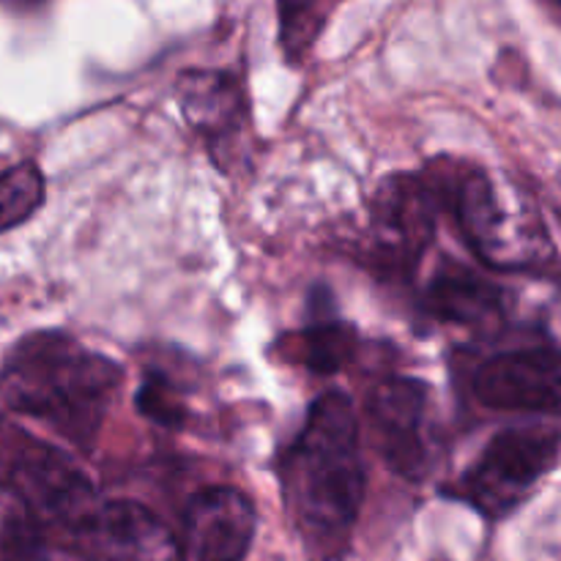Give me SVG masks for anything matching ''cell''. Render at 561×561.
Here are the masks:
<instances>
[{"label":"cell","mask_w":561,"mask_h":561,"mask_svg":"<svg viewBox=\"0 0 561 561\" xmlns=\"http://www.w3.org/2000/svg\"><path fill=\"white\" fill-rule=\"evenodd\" d=\"M285 513L312 561H337L348 553L367 477L359 447V422L345 394H321L305 427L279 460Z\"/></svg>","instance_id":"1"},{"label":"cell","mask_w":561,"mask_h":561,"mask_svg":"<svg viewBox=\"0 0 561 561\" xmlns=\"http://www.w3.org/2000/svg\"><path fill=\"white\" fill-rule=\"evenodd\" d=\"M124 370L64 332L22 337L0 365V403L88 447L102 431Z\"/></svg>","instance_id":"2"},{"label":"cell","mask_w":561,"mask_h":561,"mask_svg":"<svg viewBox=\"0 0 561 561\" xmlns=\"http://www.w3.org/2000/svg\"><path fill=\"white\" fill-rule=\"evenodd\" d=\"M0 482L44 529L69 537L99 504L91 480L69 455L14 425H0Z\"/></svg>","instance_id":"3"},{"label":"cell","mask_w":561,"mask_h":561,"mask_svg":"<svg viewBox=\"0 0 561 561\" xmlns=\"http://www.w3.org/2000/svg\"><path fill=\"white\" fill-rule=\"evenodd\" d=\"M561 431L557 427H510L496 433L480 460L455 485L453 496L471 504L488 520L513 513L531 488L557 466Z\"/></svg>","instance_id":"4"},{"label":"cell","mask_w":561,"mask_h":561,"mask_svg":"<svg viewBox=\"0 0 561 561\" xmlns=\"http://www.w3.org/2000/svg\"><path fill=\"white\" fill-rule=\"evenodd\" d=\"M438 195L420 175L383 181L370 203V257L378 268L405 279L416 272L436 236Z\"/></svg>","instance_id":"5"},{"label":"cell","mask_w":561,"mask_h":561,"mask_svg":"<svg viewBox=\"0 0 561 561\" xmlns=\"http://www.w3.org/2000/svg\"><path fill=\"white\" fill-rule=\"evenodd\" d=\"M427 383L416 378H389L367 400L373 444L383 463L411 482L425 480L433 455L427 444Z\"/></svg>","instance_id":"6"},{"label":"cell","mask_w":561,"mask_h":561,"mask_svg":"<svg viewBox=\"0 0 561 561\" xmlns=\"http://www.w3.org/2000/svg\"><path fill=\"white\" fill-rule=\"evenodd\" d=\"M71 542L88 561H186V548L170 526L129 499L99 502Z\"/></svg>","instance_id":"7"},{"label":"cell","mask_w":561,"mask_h":561,"mask_svg":"<svg viewBox=\"0 0 561 561\" xmlns=\"http://www.w3.org/2000/svg\"><path fill=\"white\" fill-rule=\"evenodd\" d=\"M438 201L453 211L460 236L469 250L496 272L524 268V255L515 250V239L507 236V214L499 203L496 190L482 168H463L438 173L431 181Z\"/></svg>","instance_id":"8"},{"label":"cell","mask_w":561,"mask_h":561,"mask_svg":"<svg viewBox=\"0 0 561 561\" xmlns=\"http://www.w3.org/2000/svg\"><path fill=\"white\" fill-rule=\"evenodd\" d=\"M474 398L493 411L559 414L561 348L535 345L491 356L474 376Z\"/></svg>","instance_id":"9"},{"label":"cell","mask_w":561,"mask_h":561,"mask_svg":"<svg viewBox=\"0 0 561 561\" xmlns=\"http://www.w3.org/2000/svg\"><path fill=\"white\" fill-rule=\"evenodd\" d=\"M184 526L192 561H244L255 542L257 513L244 491L214 485L192 496Z\"/></svg>","instance_id":"10"},{"label":"cell","mask_w":561,"mask_h":561,"mask_svg":"<svg viewBox=\"0 0 561 561\" xmlns=\"http://www.w3.org/2000/svg\"><path fill=\"white\" fill-rule=\"evenodd\" d=\"M425 307L433 318L458 327H493L504 316V294L496 283L469 266L444 263L425 290Z\"/></svg>","instance_id":"11"},{"label":"cell","mask_w":561,"mask_h":561,"mask_svg":"<svg viewBox=\"0 0 561 561\" xmlns=\"http://www.w3.org/2000/svg\"><path fill=\"white\" fill-rule=\"evenodd\" d=\"M181 107L192 129L201 131L211 146L239 129V85L222 71H186L179 80Z\"/></svg>","instance_id":"12"},{"label":"cell","mask_w":561,"mask_h":561,"mask_svg":"<svg viewBox=\"0 0 561 561\" xmlns=\"http://www.w3.org/2000/svg\"><path fill=\"white\" fill-rule=\"evenodd\" d=\"M356 348H359V343H356L354 327L332 321V318L312 321L310 327L290 337L294 359L301 362L316 376H334L343 367H348L356 356Z\"/></svg>","instance_id":"13"},{"label":"cell","mask_w":561,"mask_h":561,"mask_svg":"<svg viewBox=\"0 0 561 561\" xmlns=\"http://www.w3.org/2000/svg\"><path fill=\"white\" fill-rule=\"evenodd\" d=\"M44 203V175L36 162L14 164L0 173V233L20 228Z\"/></svg>","instance_id":"14"},{"label":"cell","mask_w":561,"mask_h":561,"mask_svg":"<svg viewBox=\"0 0 561 561\" xmlns=\"http://www.w3.org/2000/svg\"><path fill=\"white\" fill-rule=\"evenodd\" d=\"M0 561H49L44 526L16 502L0 518Z\"/></svg>","instance_id":"15"},{"label":"cell","mask_w":561,"mask_h":561,"mask_svg":"<svg viewBox=\"0 0 561 561\" xmlns=\"http://www.w3.org/2000/svg\"><path fill=\"white\" fill-rule=\"evenodd\" d=\"M279 9V44L290 64L305 58L321 31L318 0H277Z\"/></svg>","instance_id":"16"},{"label":"cell","mask_w":561,"mask_h":561,"mask_svg":"<svg viewBox=\"0 0 561 561\" xmlns=\"http://www.w3.org/2000/svg\"><path fill=\"white\" fill-rule=\"evenodd\" d=\"M135 405L148 422H153L159 427H168V431H175L186 420V409L179 400V392H175V387L162 373H148L142 378L140 389L135 394Z\"/></svg>","instance_id":"17"},{"label":"cell","mask_w":561,"mask_h":561,"mask_svg":"<svg viewBox=\"0 0 561 561\" xmlns=\"http://www.w3.org/2000/svg\"><path fill=\"white\" fill-rule=\"evenodd\" d=\"M548 3H551V5H557V9L561 11V0H548Z\"/></svg>","instance_id":"18"}]
</instances>
